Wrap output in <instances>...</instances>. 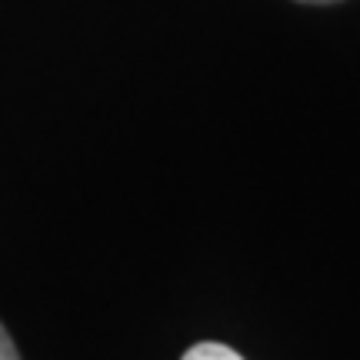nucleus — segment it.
Returning <instances> with one entry per match:
<instances>
[{
  "mask_svg": "<svg viewBox=\"0 0 360 360\" xmlns=\"http://www.w3.org/2000/svg\"><path fill=\"white\" fill-rule=\"evenodd\" d=\"M180 360H244L233 347L227 344H214V340H204V344H193Z\"/></svg>",
  "mask_w": 360,
  "mask_h": 360,
  "instance_id": "1",
  "label": "nucleus"
},
{
  "mask_svg": "<svg viewBox=\"0 0 360 360\" xmlns=\"http://www.w3.org/2000/svg\"><path fill=\"white\" fill-rule=\"evenodd\" d=\"M0 360H20V354H17V347H13L11 334L4 330V323H0Z\"/></svg>",
  "mask_w": 360,
  "mask_h": 360,
  "instance_id": "2",
  "label": "nucleus"
},
{
  "mask_svg": "<svg viewBox=\"0 0 360 360\" xmlns=\"http://www.w3.org/2000/svg\"><path fill=\"white\" fill-rule=\"evenodd\" d=\"M300 4H337V0H300Z\"/></svg>",
  "mask_w": 360,
  "mask_h": 360,
  "instance_id": "3",
  "label": "nucleus"
}]
</instances>
